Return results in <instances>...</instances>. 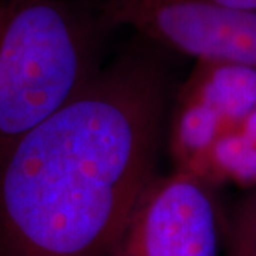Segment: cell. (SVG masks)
Instances as JSON below:
<instances>
[{"instance_id":"cell-4","label":"cell","mask_w":256,"mask_h":256,"mask_svg":"<svg viewBox=\"0 0 256 256\" xmlns=\"http://www.w3.org/2000/svg\"><path fill=\"white\" fill-rule=\"evenodd\" d=\"M224 230L206 182L176 171L150 185L114 256H222Z\"/></svg>"},{"instance_id":"cell-8","label":"cell","mask_w":256,"mask_h":256,"mask_svg":"<svg viewBox=\"0 0 256 256\" xmlns=\"http://www.w3.org/2000/svg\"><path fill=\"white\" fill-rule=\"evenodd\" d=\"M222 256H256V192L225 220Z\"/></svg>"},{"instance_id":"cell-7","label":"cell","mask_w":256,"mask_h":256,"mask_svg":"<svg viewBox=\"0 0 256 256\" xmlns=\"http://www.w3.org/2000/svg\"><path fill=\"white\" fill-rule=\"evenodd\" d=\"M185 172L198 176L204 182L256 184V140L239 128L222 132L210 151Z\"/></svg>"},{"instance_id":"cell-1","label":"cell","mask_w":256,"mask_h":256,"mask_svg":"<svg viewBox=\"0 0 256 256\" xmlns=\"http://www.w3.org/2000/svg\"><path fill=\"white\" fill-rule=\"evenodd\" d=\"M140 36L62 110L0 152V256H114L154 182L165 107Z\"/></svg>"},{"instance_id":"cell-10","label":"cell","mask_w":256,"mask_h":256,"mask_svg":"<svg viewBox=\"0 0 256 256\" xmlns=\"http://www.w3.org/2000/svg\"><path fill=\"white\" fill-rule=\"evenodd\" d=\"M238 128L242 132H245L248 137L256 140V110L254 112H250L246 118L239 124Z\"/></svg>"},{"instance_id":"cell-3","label":"cell","mask_w":256,"mask_h":256,"mask_svg":"<svg viewBox=\"0 0 256 256\" xmlns=\"http://www.w3.org/2000/svg\"><path fill=\"white\" fill-rule=\"evenodd\" d=\"M111 28H127L196 60L256 68V13L210 0H104Z\"/></svg>"},{"instance_id":"cell-9","label":"cell","mask_w":256,"mask_h":256,"mask_svg":"<svg viewBox=\"0 0 256 256\" xmlns=\"http://www.w3.org/2000/svg\"><path fill=\"white\" fill-rule=\"evenodd\" d=\"M214 3H218L226 8L238 10H246L256 13V0H210Z\"/></svg>"},{"instance_id":"cell-11","label":"cell","mask_w":256,"mask_h":256,"mask_svg":"<svg viewBox=\"0 0 256 256\" xmlns=\"http://www.w3.org/2000/svg\"><path fill=\"white\" fill-rule=\"evenodd\" d=\"M36 2H40V0H0V8L13 10L22 8V6H26V4H30V3H36Z\"/></svg>"},{"instance_id":"cell-5","label":"cell","mask_w":256,"mask_h":256,"mask_svg":"<svg viewBox=\"0 0 256 256\" xmlns=\"http://www.w3.org/2000/svg\"><path fill=\"white\" fill-rule=\"evenodd\" d=\"M180 98L198 100L210 106L220 116L225 131L238 128L256 110V68L244 64L196 60Z\"/></svg>"},{"instance_id":"cell-6","label":"cell","mask_w":256,"mask_h":256,"mask_svg":"<svg viewBox=\"0 0 256 256\" xmlns=\"http://www.w3.org/2000/svg\"><path fill=\"white\" fill-rule=\"evenodd\" d=\"M225 131L220 116L198 100L178 98L171 128V151L178 171H188Z\"/></svg>"},{"instance_id":"cell-2","label":"cell","mask_w":256,"mask_h":256,"mask_svg":"<svg viewBox=\"0 0 256 256\" xmlns=\"http://www.w3.org/2000/svg\"><path fill=\"white\" fill-rule=\"evenodd\" d=\"M110 28L100 6L80 0L0 8V152L92 82Z\"/></svg>"}]
</instances>
